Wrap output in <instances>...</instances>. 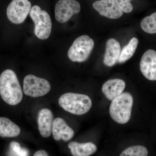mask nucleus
<instances>
[{"mask_svg": "<svg viewBox=\"0 0 156 156\" xmlns=\"http://www.w3.org/2000/svg\"><path fill=\"white\" fill-rule=\"evenodd\" d=\"M80 10V5L76 0H59L55 6V18L58 22L64 23Z\"/></svg>", "mask_w": 156, "mask_h": 156, "instance_id": "nucleus-8", "label": "nucleus"}, {"mask_svg": "<svg viewBox=\"0 0 156 156\" xmlns=\"http://www.w3.org/2000/svg\"><path fill=\"white\" fill-rule=\"evenodd\" d=\"M28 151L21 147L18 143H11L10 145L9 156H28Z\"/></svg>", "mask_w": 156, "mask_h": 156, "instance_id": "nucleus-20", "label": "nucleus"}, {"mask_svg": "<svg viewBox=\"0 0 156 156\" xmlns=\"http://www.w3.org/2000/svg\"><path fill=\"white\" fill-rule=\"evenodd\" d=\"M117 5L123 12L129 13L133 10V7L130 1L132 0H114Z\"/></svg>", "mask_w": 156, "mask_h": 156, "instance_id": "nucleus-21", "label": "nucleus"}, {"mask_svg": "<svg viewBox=\"0 0 156 156\" xmlns=\"http://www.w3.org/2000/svg\"><path fill=\"white\" fill-rule=\"evenodd\" d=\"M50 89L51 85L48 80L33 75H28L23 80V91L27 96L34 98L44 96Z\"/></svg>", "mask_w": 156, "mask_h": 156, "instance_id": "nucleus-6", "label": "nucleus"}, {"mask_svg": "<svg viewBox=\"0 0 156 156\" xmlns=\"http://www.w3.org/2000/svg\"><path fill=\"white\" fill-rule=\"evenodd\" d=\"M94 47V42L89 36L84 35L75 40L68 52L71 61L83 62L89 58Z\"/></svg>", "mask_w": 156, "mask_h": 156, "instance_id": "nucleus-5", "label": "nucleus"}, {"mask_svg": "<svg viewBox=\"0 0 156 156\" xmlns=\"http://www.w3.org/2000/svg\"><path fill=\"white\" fill-rule=\"evenodd\" d=\"M138 42V39L135 37L133 38L128 44L123 48L118 61L119 63H124L133 56L137 48Z\"/></svg>", "mask_w": 156, "mask_h": 156, "instance_id": "nucleus-17", "label": "nucleus"}, {"mask_svg": "<svg viewBox=\"0 0 156 156\" xmlns=\"http://www.w3.org/2000/svg\"><path fill=\"white\" fill-rule=\"evenodd\" d=\"M52 134L56 140H62L68 141L73 137L74 131L69 127L65 121L61 118H57L53 121Z\"/></svg>", "mask_w": 156, "mask_h": 156, "instance_id": "nucleus-11", "label": "nucleus"}, {"mask_svg": "<svg viewBox=\"0 0 156 156\" xmlns=\"http://www.w3.org/2000/svg\"><path fill=\"white\" fill-rule=\"evenodd\" d=\"M31 9V4L28 0H12L7 9L9 20L14 24L24 22Z\"/></svg>", "mask_w": 156, "mask_h": 156, "instance_id": "nucleus-7", "label": "nucleus"}, {"mask_svg": "<svg viewBox=\"0 0 156 156\" xmlns=\"http://www.w3.org/2000/svg\"><path fill=\"white\" fill-rule=\"evenodd\" d=\"M148 153L145 147L136 145L127 148L122 152L120 156H147Z\"/></svg>", "mask_w": 156, "mask_h": 156, "instance_id": "nucleus-19", "label": "nucleus"}, {"mask_svg": "<svg viewBox=\"0 0 156 156\" xmlns=\"http://www.w3.org/2000/svg\"><path fill=\"white\" fill-rule=\"evenodd\" d=\"M58 104L66 111L76 115L87 113L92 106V100L88 95L71 92L62 95Z\"/></svg>", "mask_w": 156, "mask_h": 156, "instance_id": "nucleus-2", "label": "nucleus"}, {"mask_svg": "<svg viewBox=\"0 0 156 156\" xmlns=\"http://www.w3.org/2000/svg\"><path fill=\"white\" fill-rule=\"evenodd\" d=\"M140 27L147 33H156V12L144 17L140 22Z\"/></svg>", "mask_w": 156, "mask_h": 156, "instance_id": "nucleus-18", "label": "nucleus"}, {"mask_svg": "<svg viewBox=\"0 0 156 156\" xmlns=\"http://www.w3.org/2000/svg\"><path fill=\"white\" fill-rule=\"evenodd\" d=\"M34 156H48V153L46 151L39 150L37 151L34 154Z\"/></svg>", "mask_w": 156, "mask_h": 156, "instance_id": "nucleus-22", "label": "nucleus"}, {"mask_svg": "<svg viewBox=\"0 0 156 156\" xmlns=\"http://www.w3.org/2000/svg\"><path fill=\"white\" fill-rule=\"evenodd\" d=\"M133 105L132 95L128 92H123L112 101L110 115L117 123L126 124L131 119Z\"/></svg>", "mask_w": 156, "mask_h": 156, "instance_id": "nucleus-3", "label": "nucleus"}, {"mask_svg": "<svg viewBox=\"0 0 156 156\" xmlns=\"http://www.w3.org/2000/svg\"><path fill=\"white\" fill-rule=\"evenodd\" d=\"M68 147L73 156H90L97 150L96 146L91 142L79 143L73 141L69 143Z\"/></svg>", "mask_w": 156, "mask_h": 156, "instance_id": "nucleus-15", "label": "nucleus"}, {"mask_svg": "<svg viewBox=\"0 0 156 156\" xmlns=\"http://www.w3.org/2000/svg\"><path fill=\"white\" fill-rule=\"evenodd\" d=\"M30 16L35 24V34L42 40L48 39L52 30L51 18L48 12L41 10L38 5L32 7Z\"/></svg>", "mask_w": 156, "mask_h": 156, "instance_id": "nucleus-4", "label": "nucleus"}, {"mask_svg": "<svg viewBox=\"0 0 156 156\" xmlns=\"http://www.w3.org/2000/svg\"><path fill=\"white\" fill-rule=\"evenodd\" d=\"M126 85V83L122 80L112 79L104 83L101 90L106 98L112 101L123 93Z\"/></svg>", "mask_w": 156, "mask_h": 156, "instance_id": "nucleus-14", "label": "nucleus"}, {"mask_svg": "<svg viewBox=\"0 0 156 156\" xmlns=\"http://www.w3.org/2000/svg\"><path fill=\"white\" fill-rule=\"evenodd\" d=\"M93 7L101 15L110 19H118L123 15V11L114 0L96 1Z\"/></svg>", "mask_w": 156, "mask_h": 156, "instance_id": "nucleus-10", "label": "nucleus"}, {"mask_svg": "<svg viewBox=\"0 0 156 156\" xmlns=\"http://www.w3.org/2000/svg\"><path fill=\"white\" fill-rule=\"evenodd\" d=\"M20 133L19 126L5 117H0V136L13 137L18 136Z\"/></svg>", "mask_w": 156, "mask_h": 156, "instance_id": "nucleus-16", "label": "nucleus"}, {"mask_svg": "<svg viewBox=\"0 0 156 156\" xmlns=\"http://www.w3.org/2000/svg\"><path fill=\"white\" fill-rule=\"evenodd\" d=\"M52 112L48 108H43L39 111L37 115V123L40 134L47 138L51 135L53 122Z\"/></svg>", "mask_w": 156, "mask_h": 156, "instance_id": "nucleus-12", "label": "nucleus"}, {"mask_svg": "<svg viewBox=\"0 0 156 156\" xmlns=\"http://www.w3.org/2000/svg\"><path fill=\"white\" fill-rule=\"evenodd\" d=\"M121 52L119 43L115 39H109L106 43L103 61L104 64L108 67L115 65L119 61Z\"/></svg>", "mask_w": 156, "mask_h": 156, "instance_id": "nucleus-13", "label": "nucleus"}, {"mask_svg": "<svg viewBox=\"0 0 156 156\" xmlns=\"http://www.w3.org/2000/svg\"><path fill=\"white\" fill-rule=\"evenodd\" d=\"M0 95L10 105H16L22 100V89L16 74L12 70L6 69L0 75Z\"/></svg>", "mask_w": 156, "mask_h": 156, "instance_id": "nucleus-1", "label": "nucleus"}, {"mask_svg": "<svg viewBox=\"0 0 156 156\" xmlns=\"http://www.w3.org/2000/svg\"><path fill=\"white\" fill-rule=\"evenodd\" d=\"M142 74L151 81L156 80V51L150 49L144 53L140 64Z\"/></svg>", "mask_w": 156, "mask_h": 156, "instance_id": "nucleus-9", "label": "nucleus"}]
</instances>
